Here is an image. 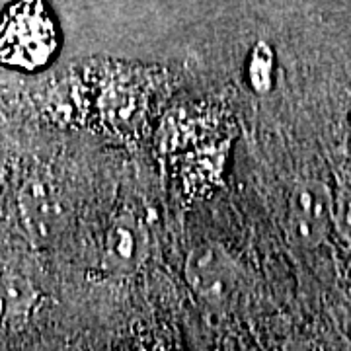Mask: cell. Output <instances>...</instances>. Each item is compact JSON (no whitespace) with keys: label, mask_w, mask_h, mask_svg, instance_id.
<instances>
[{"label":"cell","mask_w":351,"mask_h":351,"mask_svg":"<svg viewBox=\"0 0 351 351\" xmlns=\"http://www.w3.org/2000/svg\"><path fill=\"white\" fill-rule=\"evenodd\" d=\"M57 51V27L43 0H18L0 20V63L38 71Z\"/></svg>","instance_id":"cell-1"},{"label":"cell","mask_w":351,"mask_h":351,"mask_svg":"<svg viewBox=\"0 0 351 351\" xmlns=\"http://www.w3.org/2000/svg\"><path fill=\"white\" fill-rule=\"evenodd\" d=\"M149 232L133 215H119L106 232L101 265L115 277L137 274L149 258Z\"/></svg>","instance_id":"cell-4"},{"label":"cell","mask_w":351,"mask_h":351,"mask_svg":"<svg viewBox=\"0 0 351 351\" xmlns=\"http://www.w3.org/2000/svg\"><path fill=\"white\" fill-rule=\"evenodd\" d=\"M186 279L199 299L213 306H226L240 287V267L221 244L205 242L188 254Z\"/></svg>","instance_id":"cell-3"},{"label":"cell","mask_w":351,"mask_h":351,"mask_svg":"<svg viewBox=\"0 0 351 351\" xmlns=\"http://www.w3.org/2000/svg\"><path fill=\"white\" fill-rule=\"evenodd\" d=\"M341 240L351 248V178H348L334 195V223Z\"/></svg>","instance_id":"cell-5"},{"label":"cell","mask_w":351,"mask_h":351,"mask_svg":"<svg viewBox=\"0 0 351 351\" xmlns=\"http://www.w3.org/2000/svg\"><path fill=\"white\" fill-rule=\"evenodd\" d=\"M334 223V193L322 180L299 182L287 207V234L291 242L304 250H313L326 239Z\"/></svg>","instance_id":"cell-2"}]
</instances>
